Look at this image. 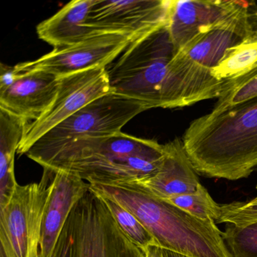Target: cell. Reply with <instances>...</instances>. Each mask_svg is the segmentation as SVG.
<instances>
[{"mask_svg":"<svg viewBox=\"0 0 257 257\" xmlns=\"http://www.w3.org/2000/svg\"><path fill=\"white\" fill-rule=\"evenodd\" d=\"M110 92L106 68L91 69L60 77L53 101L38 119L28 124L18 153L26 154L49 131L93 100Z\"/></svg>","mask_w":257,"mask_h":257,"instance_id":"9","label":"cell"},{"mask_svg":"<svg viewBox=\"0 0 257 257\" xmlns=\"http://www.w3.org/2000/svg\"><path fill=\"white\" fill-rule=\"evenodd\" d=\"M94 1L74 0L69 3L37 26L39 38L53 46L54 49H59L91 37L93 34L85 27V22Z\"/></svg>","mask_w":257,"mask_h":257,"instance_id":"15","label":"cell"},{"mask_svg":"<svg viewBox=\"0 0 257 257\" xmlns=\"http://www.w3.org/2000/svg\"><path fill=\"white\" fill-rule=\"evenodd\" d=\"M257 97V67L249 73L224 84L222 94L218 97L211 112H223Z\"/></svg>","mask_w":257,"mask_h":257,"instance_id":"19","label":"cell"},{"mask_svg":"<svg viewBox=\"0 0 257 257\" xmlns=\"http://www.w3.org/2000/svg\"><path fill=\"white\" fill-rule=\"evenodd\" d=\"M222 237L231 257H257V221L245 225L231 224Z\"/></svg>","mask_w":257,"mask_h":257,"instance_id":"22","label":"cell"},{"mask_svg":"<svg viewBox=\"0 0 257 257\" xmlns=\"http://www.w3.org/2000/svg\"><path fill=\"white\" fill-rule=\"evenodd\" d=\"M255 188L257 189V185ZM256 221L257 196L245 202L221 204V216L216 222L245 225Z\"/></svg>","mask_w":257,"mask_h":257,"instance_id":"23","label":"cell"},{"mask_svg":"<svg viewBox=\"0 0 257 257\" xmlns=\"http://www.w3.org/2000/svg\"><path fill=\"white\" fill-rule=\"evenodd\" d=\"M164 251H165V250H164ZM165 257H166V256H165Z\"/></svg>","mask_w":257,"mask_h":257,"instance_id":"26","label":"cell"},{"mask_svg":"<svg viewBox=\"0 0 257 257\" xmlns=\"http://www.w3.org/2000/svg\"><path fill=\"white\" fill-rule=\"evenodd\" d=\"M133 39L118 34H94L85 40L52 52L33 61L15 66L18 73L44 71L58 77L91 69L106 68L127 49Z\"/></svg>","mask_w":257,"mask_h":257,"instance_id":"10","label":"cell"},{"mask_svg":"<svg viewBox=\"0 0 257 257\" xmlns=\"http://www.w3.org/2000/svg\"><path fill=\"white\" fill-rule=\"evenodd\" d=\"M55 176L44 169L40 183L18 184L0 208V257H40L42 224Z\"/></svg>","mask_w":257,"mask_h":257,"instance_id":"8","label":"cell"},{"mask_svg":"<svg viewBox=\"0 0 257 257\" xmlns=\"http://www.w3.org/2000/svg\"><path fill=\"white\" fill-rule=\"evenodd\" d=\"M168 33L175 53L199 34L233 33L243 41L257 40V4L234 0H170Z\"/></svg>","mask_w":257,"mask_h":257,"instance_id":"7","label":"cell"},{"mask_svg":"<svg viewBox=\"0 0 257 257\" xmlns=\"http://www.w3.org/2000/svg\"><path fill=\"white\" fill-rule=\"evenodd\" d=\"M59 82V77L44 71H16L14 80L0 88V109L29 122L36 121L53 101Z\"/></svg>","mask_w":257,"mask_h":257,"instance_id":"12","label":"cell"},{"mask_svg":"<svg viewBox=\"0 0 257 257\" xmlns=\"http://www.w3.org/2000/svg\"><path fill=\"white\" fill-rule=\"evenodd\" d=\"M197 174L237 180L257 170V97L194 120L183 135Z\"/></svg>","mask_w":257,"mask_h":257,"instance_id":"1","label":"cell"},{"mask_svg":"<svg viewBox=\"0 0 257 257\" xmlns=\"http://www.w3.org/2000/svg\"><path fill=\"white\" fill-rule=\"evenodd\" d=\"M164 200L203 220H213L216 222L221 216V204H218L212 198L208 191L201 183L192 193Z\"/></svg>","mask_w":257,"mask_h":257,"instance_id":"20","label":"cell"},{"mask_svg":"<svg viewBox=\"0 0 257 257\" xmlns=\"http://www.w3.org/2000/svg\"><path fill=\"white\" fill-rule=\"evenodd\" d=\"M148 109L139 100L109 93L93 100L49 131L25 155L44 166L72 143L119 133L132 118Z\"/></svg>","mask_w":257,"mask_h":257,"instance_id":"6","label":"cell"},{"mask_svg":"<svg viewBox=\"0 0 257 257\" xmlns=\"http://www.w3.org/2000/svg\"><path fill=\"white\" fill-rule=\"evenodd\" d=\"M241 42L233 33L213 30L197 36L180 52L195 64L211 70L223 58L227 49Z\"/></svg>","mask_w":257,"mask_h":257,"instance_id":"17","label":"cell"},{"mask_svg":"<svg viewBox=\"0 0 257 257\" xmlns=\"http://www.w3.org/2000/svg\"><path fill=\"white\" fill-rule=\"evenodd\" d=\"M163 162L156 173L127 183L162 199L195 192L200 182L182 140L176 138L165 144Z\"/></svg>","mask_w":257,"mask_h":257,"instance_id":"13","label":"cell"},{"mask_svg":"<svg viewBox=\"0 0 257 257\" xmlns=\"http://www.w3.org/2000/svg\"><path fill=\"white\" fill-rule=\"evenodd\" d=\"M175 54L167 25L136 39L106 68L111 91L150 109L161 107V92Z\"/></svg>","mask_w":257,"mask_h":257,"instance_id":"5","label":"cell"},{"mask_svg":"<svg viewBox=\"0 0 257 257\" xmlns=\"http://www.w3.org/2000/svg\"><path fill=\"white\" fill-rule=\"evenodd\" d=\"M89 188V183L76 174L55 172L42 224L40 257L51 256L73 207Z\"/></svg>","mask_w":257,"mask_h":257,"instance_id":"14","label":"cell"},{"mask_svg":"<svg viewBox=\"0 0 257 257\" xmlns=\"http://www.w3.org/2000/svg\"><path fill=\"white\" fill-rule=\"evenodd\" d=\"M164 145L123 132L72 143L43 169L67 171L89 184H114L149 177L160 168Z\"/></svg>","mask_w":257,"mask_h":257,"instance_id":"3","label":"cell"},{"mask_svg":"<svg viewBox=\"0 0 257 257\" xmlns=\"http://www.w3.org/2000/svg\"><path fill=\"white\" fill-rule=\"evenodd\" d=\"M50 257H145L91 189L73 207Z\"/></svg>","mask_w":257,"mask_h":257,"instance_id":"4","label":"cell"},{"mask_svg":"<svg viewBox=\"0 0 257 257\" xmlns=\"http://www.w3.org/2000/svg\"><path fill=\"white\" fill-rule=\"evenodd\" d=\"M29 123L0 109V208L9 202L18 186L15 156Z\"/></svg>","mask_w":257,"mask_h":257,"instance_id":"16","label":"cell"},{"mask_svg":"<svg viewBox=\"0 0 257 257\" xmlns=\"http://www.w3.org/2000/svg\"><path fill=\"white\" fill-rule=\"evenodd\" d=\"M257 67V40H246L227 49L219 64L210 70L218 81L240 77Z\"/></svg>","mask_w":257,"mask_h":257,"instance_id":"18","label":"cell"},{"mask_svg":"<svg viewBox=\"0 0 257 257\" xmlns=\"http://www.w3.org/2000/svg\"><path fill=\"white\" fill-rule=\"evenodd\" d=\"M145 257H165V251L158 245L149 246L145 251Z\"/></svg>","mask_w":257,"mask_h":257,"instance_id":"24","label":"cell"},{"mask_svg":"<svg viewBox=\"0 0 257 257\" xmlns=\"http://www.w3.org/2000/svg\"><path fill=\"white\" fill-rule=\"evenodd\" d=\"M170 0H95L85 27L94 34H118L134 40L168 23Z\"/></svg>","mask_w":257,"mask_h":257,"instance_id":"11","label":"cell"},{"mask_svg":"<svg viewBox=\"0 0 257 257\" xmlns=\"http://www.w3.org/2000/svg\"><path fill=\"white\" fill-rule=\"evenodd\" d=\"M100 196L121 231L138 247L144 252L149 246L157 245L153 236L133 213L113 200Z\"/></svg>","mask_w":257,"mask_h":257,"instance_id":"21","label":"cell"},{"mask_svg":"<svg viewBox=\"0 0 257 257\" xmlns=\"http://www.w3.org/2000/svg\"><path fill=\"white\" fill-rule=\"evenodd\" d=\"M89 185L133 213L162 249L189 257H231L214 221L198 219L127 182Z\"/></svg>","mask_w":257,"mask_h":257,"instance_id":"2","label":"cell"},{"mask_svg":"<svg viewBox=\"0 0 257 257\" xmlns=\"http://www.w3.org/2000/svg\"><path fill=\"white\" fill-rule=\"evenodd\" d=\"M165 250V256L166 257H189L187 255H183V254L177 253V252H173V251Z\"/></svg>","mask_w":257,"mask_h":257,"instance_id":"25","label":"cell"}]
</instances>
